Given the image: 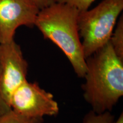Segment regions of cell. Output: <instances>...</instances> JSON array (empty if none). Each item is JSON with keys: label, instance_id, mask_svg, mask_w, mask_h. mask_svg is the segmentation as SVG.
I'll return each mask as SVG.
<instances>
[{"label": "cell", "instance_id": "obj_1", "mask_svg": "<svg viewBox=\"0 0 123 123\" xmlns=\"http://www.w3.org/2000/svg\"><path fill=\"white\" fill-rule=\"evenodd\" d=\"M85 100L97 113L111 112L123 96V60L109 41L86 59Z\"/></svg>", "mask_w": 123, "mask_h": 123}, {"label": "cell", "instance_id": "obj_2", "mask_svg": "<svg viewBox=\"0 0 123 123\" xmlns=\"http://www.w3.org/2000/svg\"><path fill=\"white\" fill-rule=\"evenodd\" d=\"M79 12L68 4L55 2L39 10L35 26L45 39L50 40L63 52L77 76L83 78L86 63L78 30Z\"/></svg>", "mask_w": 123, "mask_h": 123}, {"label": "cell", "instance_id": "obj_3", "mask_svg": "<svg viewBox=\"0 0 123 123\" xmlns=\"http://www.w3.org/2000/svg\"><path fill=\"white\" fill-rule=\"evenodd\" d=\"M123 9V0H103L93 9L79 12L78 30L86 59L109 42Z\"/></svg>", "mask_w": 123, "mask_h": 123}, {"label": "cell", "instance_id": "obj_4", "mask_svg": "<svg viewBox=\"0 0 123 123\" xmlns=\"http://www.w3.org/2000/svg\"><path fill=\"white\" fill-rule=\"evenodd\" d=\"M9 106L18 114L36 119L56 116L59 111L53 95L41 88L37 83L27 80L13 92Z\"/></svg>", "mask_w": 123, "mask_h": 123}, {"label": "cell", "instance_id": "obj_5", "mask_svg": "<svg viewBox=\"0 0 123 123\" xmlns=\"http://www.w3.org/2000/svg\"><path fill=\"white\" fill-rule=\"evenodd\" d=\"M27 69L28 63L21 46L14 40L0 44V88L3 98L9 105L13 92L27 80Z\"/></svg>", "mask_w": 123, "mask_h": 123}, {"label": "cell", "instance_id": "obj_6", "mask_svg": "<svg viewBox=\"0 0 123 123\" xmlns=\"http://www.w3.org/2000/svg\"><path fill=\"white\" fill-rule=\"evenodd\" d=\"M39 10L31 0H0V44L14 41L18 27L35 26Z\"/></svg>", "mask_w": 123, "mask_h": 123}, {"label": "cell", "instance_id": "obj_7", "mask_svg": "<svg viewBox=\"0 0 123 123\" xmlns=\"http://www.w3.org/2000/svg\"><path fill=\"white\" fill-rule=\"evenodd\" d=\"M110 42L113 50L119 57L123 60V17L121 15L117 23L116 27L113 31Z\"/></svg>", "mask_w": 123, "mask_h": 123}, {"label": "cell", "instance_id": "obj_8", "mask_svg": "<svg viewBox=\"0 0 123 123\" xmlns=\"http://www.w3.org/2000/svg\"><path fill=\"white\" fill-rule=\"evenodd\" d=\"M43 121V119H33L19 115L12 110L0 118V123H42Z\"/></svg>", "mask_w": 123, "mask_h": 123}, {"label": "cell", "instance_id": "obj_9", "mask_svg": "<svg viewBox=\"0 0 123 123\" xmlns=\"http://www.w3.org/2000/svg\"><path fill=\"white\" fill-rule=\"evenodd\" d=\"M115 117L111 112L97 113L91 111L85 115L83 123H113Z\"/></svg>", "mask_w": 123, "mask_h": 123}, {"label": "cell", "instance_id": "obj_10", "mask_svg": "<svg viewBox=\"0 0 123 123\" xmlns=\"http://www.w3.org/2000/svg\"><path fill=\"white\" fill-rule=\"evenodd\" d=\"M95 0H56V2L68 4L78 9L79 12L89 9L92 2Z\"/></svg>", "mask_w": 123, "mask_h": 123}, {"label": "cell", "instance_id": "obj_11", "mask_svg": "<svg viewBox=\"0 0 123 123\" xmlns=\"http://www.w3.org/2000/svg\"><path fill=\"white\" fill-rule=\"evenodd\" d=\"M11 110V108L3 98L1 94V88H0V118Z\"/></svg>", "mask_w": 123, "mask_h": 123}, {"label": "cell", "instance_id": "obj_12", "mask_svg": "<svg viewBox=\"0 0 123 123\" xmlns=\"http://www.w3.org/2000/svg\"><path fill=\"white\" fill-rule=\"evenodd\" d=\"M40 10L49 6L54 3L56 2V0H31Z\"/></svg>", "mask_w": 123, "mask_h": 123}, {"label": "cell", "instance_id": "obj_13", "mask_svg": "<svg viewBox=\"0 0 123 123\" xmlns=\"http://www.w3.org/2000/svg\"><path fill=\"white\" fill-rule=\"evenodd\" d=\"M123 123V113H121L120 115V116L119 117H118V119H117V120L115 121H114V123Z\"/></svg>", "mask_w": 123, "mask_h": 123}]
</instances>
